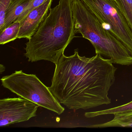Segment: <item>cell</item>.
I'll return each instance as SVG.
<instances>
[{"mask_svg":"<svg viewBox=\"0 0 132 132\" xmlns=\"http://www.w3.org/2000/svg\"><path fill=\"white\" fill-rule=\"evenodd\" d=\"M52 0H48L42 5L34 9L20 22L17 38L30 39L37 31L41 23L47 15Z\"/></svg>","mask_w":132,"mask_h":132,"instance_id":"52a82bcc","label":"cell"},{"mask_svg":"<svg viewBox=\"0 0 132 132\" xmlns=\"http://www.w3.org/2000/svg\"><path fill=\"white\" fill-rule=\"evenodd\" d=\"M100 54L80 56L64 54L55 64L49 89L60 103L69 109L86 110L111 103L109 92L117 68Z\"/></svg>","mask_w":132,"mask_h":132,"instance_id":"6da1fadb","label":"cell"},{"mask_svg":"<svg viewBox=\"0 0 132 132\" xmlns=\"http://www.w3.org/2000/svg\"><path fill=\"white\" fill-rule=\"evenodd\" d=\"M11 0H0V29H2L5 22L6 13Z\"/></svg>","mask_w":132,"mask_h":132,"instance_id":"5bb4252c","label":"cell"},{"mask_svg":"<svg viewBox=\"0 0 132 132\" xmlns=\"http://www.w3.org/2000/svg\"><path fill=\"white\" fill-rule=\"evenodd\" d=\"M48 0H32L24 9L19 18L15 22H20L29 13L34 9L40 6Z\"/></svg>","mask_w":132,"mask_h":132,"instance_id":"4fadbf2b","label":"cell"},{"mask_svg":"<svg viewBox=\"0 0 132 132\" xmlns=\"http://www.w3.org/2000/svg\"><path fill=\"white\" fill-rule=\"evenodd\" d=\"M3 86L23 98L34 103L39 106L53 111L58 115L65 109L49 89L36 75L15 71L1 79Z\"/></svg>","mask_w":132,"mask_h":132,"instance_id":"277c9868","label":"cell"},{"mask_svg":"<svg viewBox=\"0 0 132 132\" xmlns=\"http://www.w3.org/2000/svg\"><path fill=\"white\" fill-rule=\"evenodd\" d=\"M32 0H11L6 13L5 22L0 32L10 26L19 18Z\"/></svg>","mask_w":132,"mask_h":132,"instance_id":"ba28073f","label":"cell"},{"mask_svg":"<svg viewBox=\"0 0 132 132\" xmlns=\"http://www.w3.org/2000/svg\"><path fill=\"white\" fill-rule=\"evenodd\" d=\"M76 34L88 40L96 54L109 57L113 64H132V56L123 44L104 28L96 16L81 0H74L72 6Z\"/></svg>","mask_w":132,"mask_h":132,"instance_id":"3957f363","label":"cell"},{"mask_svg":"<svg viewBox=\"0 0 132 132\" xmlns=\"http://www.w3.org/2000/svg\"><path fill=\"white\" fill-rule=\"evenodd\" d=\"M132 30V0H113Z\"/></svg>","mask_w":132,"mask_h":132,"instance_id":"7c38bea8","label":"cell"},{"mask_svg":"<svg viewBox=\"0 0 132 132\" xmlns=\"http://www.w3.org/2000/svg\"><path fill=\"white\" fill-rule=\"evenodd\" d=\"M39 106L21 97L0 100V127L29 120L37 116Z\"/></svg>","mask_w":132,"mask_h":132,"instance_id":"8992f818","label":"cell"},{"mask_svg":"<svg viewBox=\"0 0 132 132\" xmlns=\"http://www.w3.org/2000/svg\"><path fill=\"white\" fill-rule=\"evenodd\" d=\"M5 67H4V65H2V64H0V73L2 74L3 72L5 71Z\"/></svg>","mask_w":132,"mask_h":132,"instance_id":"9a60e30c","label":"cell"},{"mask_svg":"<svg viewBox=\"0 0 132 132\" xmlns=\"http://www.w3.org/2000/svg\"><path fill=\"white\" fill-rule=\"evenodd\" d=\"M74 0H60L28 40L24 50L28 61L45 60L56 64L65 50L75 37L72 17Z\"/></svg>","mask_w":132,"mask_h":132,"instance_id":"7a4b0ae2","label":"cell"},{"mask_svg":"<svg viewBox=\"0 0 132 132\" xmlns=\"http://www.w3.org/2000/svg\"><path fill=\"white\" fill-rule=\"evenodd\" d=\"M105 29L118 38L132 56V30L113 0H81Z\"/></svg>","mask_w":132,"mask_h":132,"instance_id":"5b68a950","label":"cell"},{"mask_svg":"<svg viewBox=\"0 0 132 132\" xmlns=\"http://www.w3.org/2000/svg\"><path fill=\"white\" fill-rule=\"evenodd\" d=\"M20 27V23L15 22L1 32L0 44L4 45L17 38Z\"/></svg>","mask_w":132,"mask_h":132,"instance_id":"8fae6325","label":"cell"},{"mask_svg":"<svg viewBox=\"0 0 132 132\" xmlns=\"http://www.w3.org/2000/svg\"><path fill=\"white\" fill-rule=\"evenodd\" d=\"M114 116V118L109 122L104 123L89 125L87 127L92 128H104L113 127H132V112L123 115Z\"/></svg>","mask_w":132,"mask_h":132,"instance_id":"30bf717a","label":"cell"},{"mask_svg":"<svg viewBox=\"0 0 132 132\" xmlns=\"http://www.w3.org/2000/svg\"><path fill=\"white\" fill-rule=\"evenodd\" d=\"M132 112V101L117 107L95 112H86L85 116L87 118H93L103 115L112 114L114 116H121Z\"/></svg>","mask_w":132,"mask_h":132,"instance_id":"9c48e42d","label":"cell"}]
</instances>
